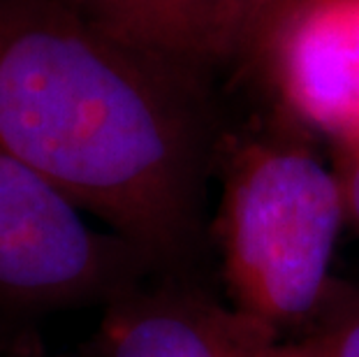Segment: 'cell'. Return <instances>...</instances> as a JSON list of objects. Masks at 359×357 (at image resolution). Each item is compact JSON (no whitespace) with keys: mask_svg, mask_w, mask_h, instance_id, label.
Masks as SVG:
<instances>
[{"mask_svg":"<svg viewBox=\"0 0 359 357\" xmlns=\"http://www.w3.org/2000/svg\"><path fill=\"white\" fill-rule=\"evenodd\" d=\"M290 348L294 357H359V288H334L309 334Z\"/></svg>","mask_w":359,"mask_h":357,"instance_id":"obj_8","label":"cell"},{"mask_svg":"<svg viewBox=\"0 0 359 357\" xmlns=\"http://www.w3.org/2000/svg\"><path fill=\"white\" fill-rule=\"evenodd\" d=\"M126 40L206 67V40L218 0H67Z\"/></svg>","mask_w":359,"mask_h":357,"instance_id":"obj_6","label":"cell"},{"mask_svg":"<svg viewBox=\"0 0 359 357\" xmlns=\"http://www.w3.org/2000/svg\"><path fill=\"white\" fill-rule=\"evenodd\" d=\"M304 0H218L213 10L206 65L234 63L257 67L283 19Z\"/></svg>","mask_w":359,"mask_h":357,"instance_id":"obj_7","label":"cell"},{"mask_svg":"<svg viewBox=\"0 0 359 357\" xmlns=\"http://www.w3.org/2000/svg\"><path fill=\"white\" fill-rule=\"evenodd\" d=\"M334 142V174L339 179L348 223L359 230V130Z\"/></svg>","mask_w":359,"mask_h":357,"instance_id":"obj_9","label":"cell"},{"mask_svg":"<svg viewBox=\"0 0 359 357\" xmlns=\"http://www.w3.org/2000/svg\"><path fill=\"white\" fill-rule=\"evenodd\" d=\"M200 74L67 0H0V147L156 269L200 246L213 142Z\"/></svg>","mask_w":359,"mask_h":357,"instance_id":"obj_1","label":"cell"},{"mask_svg":"<svg viewBox=\"0 0 359 357\" xmlns=\"http://www.w3.org/2000/svg\"><path fill=\"white\" fill-rule=\"evenodd\" d=\"M65 193L0 147V309L44 314L109 304L156 271L116 232L95 230Z\"/></svg>","mask_w":359,"mask_h":357,"instance_id":"obj_3","label":"cell"},{"mask_svg":"<svg viewBox=\"0 0 359 357\" xmlns=\"http://www.w3.org/2000/svg\"><path fill=\"white\" fill-rule=\"evenodd\" d=\"M276 334L193 288L142 281L107 304L88 357H294Z\"/></svg>","mask_w":359,"mask_h":357,"instance_id":"obj_4","label":"cell"},{"mask_svg":"<svg viewBox=\"0 0 359 357\" xmlns=\"http://www.w3.org/2000/svg\"><path fill=\"white\" fill-rule=\"evenodd\" d=\"M348 223L339 179L299 142L273 137L234 156L220 204L232 307L273 332L316 321L332 297V264Z\"/></svg>","mask_w":359,"mask_h":357,"instance_id":"obj_2","label":"cell"},{"mask_svg":"<svg viewBox=\"0 0 359 357\" xmlns=\"http://www.w3.org/2000/svg\"><path fill=\"white\" fill-rule=\"evenodd\" d=\"M17 357H35V355H26V353H24V355H17Z\"/></svg>","mask_w":359,"mask_h":357,"instance_id":"obj_10","label":"cell"},{"mask_svg":"<svg viewBox=\"0 0 359 357\" xmlns=\"http://www.w3.org/2000/svg\"><path fill=\"white\" fill-rule=\"evenodd\" d=\"M285 112L339 140L359 130V0H304L259 63Z\"/></svg>","mask_w":359,"mask_h":357,"instance_id":"obj_5","label":"cell"}]
</instances>
